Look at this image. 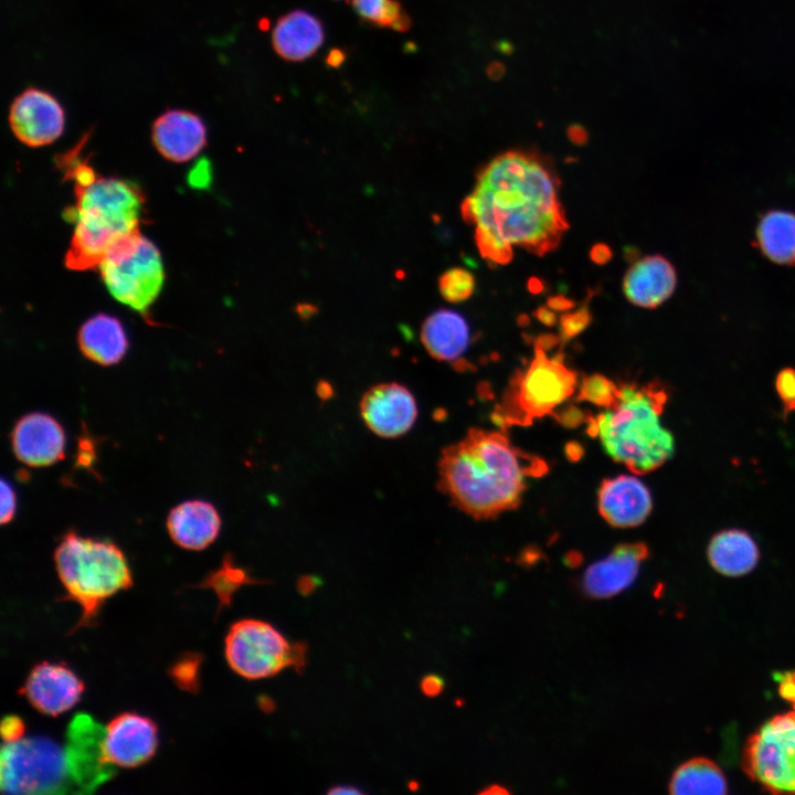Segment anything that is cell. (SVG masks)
Wrapping results in <instances>:
<instances>
[{"instance_id":"cell-1","label":"cell","mask_w":795,"mask_h":795,"mask_svg":"<svg viewBox=\"0 0 795 795\" xmlns=\"http://www.w3.org/2000/svg\"><path fill=\"white\" fill-rule=\"evenodd\" d=\"M559 189L554 170L536 152L509 150L489 161L460 208L475 225L480 255L506 265L513 247L537 256L555 250L569 229Z\"/></svg>"},{"instance_id":"cell-2","label":"cell","mask_w":795,"mask_h":795,"mask_svg":"<svg viewBox=\"0 0 795 795\" xmlns=\"http://www.w3.org/2000/svg\"><path fill=\"white\" fill-rule=\"evenodd\" d=\"M532 468L504 433L471 428L442 451L438 487L463 512L487 519L520 504Z\"/></svg>"},{"instance_id":"cell-3","label":"cell","mask_w":795,"mask_h":795,"mask_svg":"<svg viewBox=\"0 0 795 795\" xmlns=\"http://www.w3.org/2000/svg\"><path fill=\"white\" fill-rule=\"evenodd\" d=\"M75 204L64 212L74 224L65 266L72 271L98 267L121 239L140 232L145 198L130 181L96 176L74 184Z\"/></svg>"},{"instance_id":"cell-4","label":"cell","mask_w":795,"mask_h":795,"mask_svg":"<svg viewBox=\"0 0 795 795\" xmlns=\"http://www.w3.org/2000/svg\"><path fill=\"white\" fill-rule=\"evenodd\" d=\"M667 401L657 383L618 386L613 403L590 424L604 451L634 474L650 473L664 465L675 451L672 434L661 425Z\"/></svg>"},{"instance_id":"cell-5","label":"cell","mask_w":795,"mask_h":795,"mask_svg":"<svg viewBox=\"0 0 795 795\" xmlns=\"http://www.w3.org/2000/svg\"><path fill=\"white\" fill-rule=\"evenodd\" d=\"M65 600L82 608L75 629L95 624L104 601L132 586V576L121 549L109 540L67 531L54 551Z\"/></svg>"},{"instance_id":"cell-6","label":"cell","mask_w":795,"mask_h":795,"mask_svg":"<svg viewBox=\"0 0 795 795\" xmlns=\"http://www.w3.org/2000/svg\"><path fill=\"white\" fill-rule=\"evenodd\" d=\"M224 654L235 674L247 680H258L276 676L288 667L303 672L308 660V645L290 643L268 622L243 618L230 626Z\"/></svg>"},{"instance_id":"cell-7","label":"cell","mask_w":795,"mask_h":795,"mask_svg":"<svg viewBox=\"0 0 795 795\" xmlns=\"http://www.w3.org/2000/svg\"><path fill=\"white\" fill-rule=\"evenodd\" d=\"M98 268L110 295L148 319L165 282L157 246L140 232L134 233L118 241Z\"/></svg>"},{"instance_id":"cell-8","label":"cell","mask_w":795,"mask_h":795,"mask_svg":"<svg viewBox=\"0 0 795 795\" xmlns=\"http://www.w3.org/2000/svg\"><path fill=\"white\" fill-rule=\"evenodd\" d=\"M0 786L9 794L73 793L65 746L40 735L3 743Z\"/></svg>"},{"instance_id":"cell-9","label":"cell","mask_w":795,"mask_h":795,"mask_svg":"<svg viewBox=\"0 0 795 795\" xmlns=\"http://www.w3.org/2000/svg\"><path fill=\"white\" fill-rule=\"evenodd\" d=\"M576 384L574 371L536 344L533 359L511 381L496 417L506 424H530L563 404L573 395Z\"/></svg>"},{"instance_id":"cell-10","label":"cell","mask_w":795,"mask_h":795,"mask_svg":"<svg viewBox=\"0 0 795 795\" xmlns=\"http://www.w3.org/2000/svg\"><path fill=\"white\" fill-rule=\"evenodd\" d=\"M742 767L765 791L795 794V709L774 716L749 736Z\"/></svg>"},{"instance_id":"cell-11","label":"cell","mask_w":795,"mask_h":795,"mask_svg":"<svg viewBox=\"0 0 795 795\" xmlns=\"http://www.w3.org/2000/svg\"><path fill=\"white\" fill-rule=\"evenodd\" d=\"M105 728L86 713H77L66 732V755L73 793H93L115 774L104 751Z\"/></svg>"},{"instance_id":"cell-12","label":"cell","mask_w":795,"mask_h":795,"mask_svg":"<svg viewBox=\"0 0 795 795\" xmlns=\"http://www.w3.org/2000/svg\"><path fill=\"white\" fill-rule=\"evenodd\" d=\"M9 125L13 135L29 147L54 142L65 128V112L59 99L38 87L22 91L12 100Z\"/></svg>"},{"instance_id":"cell-13","label":"cell","mask_w":795,"mask_h":795,"mask_svg":"<svg viewBox=\"0 0 795 795\" xmlns=\"http://www.w3.org/2000/svg\"><path fill=\"white\" fill-rule=\"evenodd\" d=\"M360 413L374 434L394 438L413 426L417 406L413 394L404 385L396 382L379 383L363 394Z\"/></svg>"},{"instance_id":"cell-14","label":"cell","mask_w":795,"mask_h":795,"mask_svg":"<svg viewBox=\"0 0 795 795\" xmlns=\"http://www.w3.org/2000/svg\"><path fill=\"white\" fill-rule=\"evenodd\" d=\"M158 746L157 724L148 717L124 712L105 727L104 751L109 763L134 768L148 762Z\"/></svg>"},{"instance_id":"cell-15","label":"cell","mask_w":795,"mask_h":795,"mask_svg":"<svg viewBox=\"0 0 795 795\" xmlns=\"http://www.w3.org/2000/svg\"><path fill=\"white\" fill-rule=\"evenodd\" d=\"M83 681L64 664L42 661L35 665L21 688L31 706L39 712L57 717L81 700Z\"/></svg>"},{"instance_id":"cell-16","label":"cell","mask_w":795,"mask_h":795,"mask_svg":"<svg viewBox=\"0 0 795 795\" xmlns=\"http://www.w3.org/2000/svg\"><path fill=\"white\" fill-rule=\"evenodd\" d=\"M649 555L643 542L623 543L608 555L592 563L582 577L584 594L594 600L613 597L636 580L640 564Z\"/></svg>"},{"instance_id":"cell-17","label":"cell","mask_w":795,"mask_h":795,"mask_svg":"<svg viewBox=\"0 0 795 795\" xmlns=\"http://www.w3.org/2000/svg\"><path fill=\"white\" fill-rule=\"evenodd\" d=\"M11 445L21 463L30 467H46L64 458L65 433L50 414L33 412L15 423Z\"/></svg>"},{"instance_id":"cell-18","label":"cell","mask_w":795,"mask_h":795,"mask_svg":"<svg viewBox=\"0 0 795 795\" xmlns=\"http://www.w3.org/2000/svg\"><path fill=\"white\" fill-rule=\"evenodd\" d=\"M151 139L166 159L186 162L206 145V127L201 117L186 109H167L151 127Z\"/></svg>"},{"instance_id":"cell-19","label":"cell","mask_w":795,"mask_h":795,"mask_svg":"<svg viewBox=\"0 0 795 795\" xmlns=\"http://www.w3.org/2000/svg\"><path fill=\"white\" fill-rule=\"evenodd\" d=\"M597 505L601 516L615 528L639 526L653 509L648 488L629 475L605 479L598 490Z\"/></svg>"},{"instance_id":"cell-20","label":"cell","mask_w":795,"mask_h":795,"mask_svg":"<svg viewBox=\"0 0 795 795\" xmlns=\"http://www.w3.org/2000/svg\"><path fill=\"white\" fill-rule=\"evenodd\" d=\"M677 286L675 266L662 255L638 258L626 272L623 292L635 306L654 309L665 303Z\"/></svg>"},{"instance_id":"cell-21","label":"cell","mask_w":795,"mask_h":795,"mask_svg":"<svg viewBox=\"0 0 795 795\" xmlns=\"http://www.w3.org/2000/svg\"><path fill=\"white\" fill-rule=\"evenodd\" d=\"M167 529L177 545L199 551L208 548L218 538L221 518L212 504L187 500L170 510Z\"/></svg>"},{"instance_id":"cell-22","label":"cell","mask_w":795,"mask_h":795,"mask_svg":"<svg viewBox=\"0 0 795 795\" xmlns=\"http://www.w3.org/2000/svg\"><path fill=\"white\" fill-rule=\"evenodd\" d=\"M325 41V29L315 14L297 9L280 17L272 32L275 52L284 60L300 62L312 56Z\"/></svg>"},{"instance_id":"cell-23","label":"cell","mask_w":795,"mask_h":795,"mask_svg":"<svg viewBox=\"0 0 795 795\" xmlns=\"http://www.w3.org/2000/svg\"><path fill=\"white\" fill-rule=\"evenodd\" d=\"M77 341L87 359L105 367L118 363L128 349V338L121 322L106 314L87 319L80 328Z\"/></svg>"},{"instance_id":"cell-24","label":"cell","mask_w":795,"mask_h":795,"mask_svg":"<svg viewBox=\"0 0 795 795\" xmlns=\"http://www.w3.org/2000/svg\"><path fill=\"white\" fill-rule=\"evenodd\" d=\"M421 340L433 358L441 361H454L468 347L469 328L458 312L438 309L424 320Z\"/></svg>"},{"instance_id":"cell-25","label":"cell","mask_w":795,"mask_h":795,"mask_svg":"<svg viewBox=\"0 0 795 795\" xmlns=\"http://www.w3.org/2000/svg\"><path fill=\"white\" fill-rule=\"evenodd\" d=\"M707 554L709 563L718 573L731 577L750 573L760 559L757 544L741 529L716 533L708 544Z\"/></svg>"},{"instance_id":"cell-26","label":"cell","mask_w":795,"mask_h":795,"mask_svg":"<svg viewBox=\"0 0 795 795\" xmlns=\"http://www.w3.org/2000/svg\"><path fill=\"white\" fill-rule=\"evenodd\" d=\"M754 246L774 264L795 265V213L773 209L759 216Z\"/></svg>"},{"instance_id":"cell-27","label":"cell","mask_w":795,"mask_h":795,"mask_svg":"<svg viewBox=\"0 0 795 795\" xmlns=\"http://www.w3.org/2000/svg\"><path fill=\"white\" fill-rule=\"evenodd\" d=\"M668 789L672 795H724L728 793V783L713 761L695 757L675 770Z\"/></svg>"},{"instance_id":"cell-28","label":"cell","mask_w":795,"mask_h":795,"mask_svg":"<svg viewBox=\"0 0 795 795\" xmlns=\"http://www.w3.org/2000/svg\"><path fill=\"white\" fill-rule=\"evenodd\" d=\"M352 6L358 15L373 26L405 32L412 23L399 0H352Z\"/></svg>"},{"instance_id":"cell-29","label":"cell","mask_w":795,"mask_h":795,"mask_svg":"<svg viewBox=\"0 0 795 795\" xmlns=\"http://www.w3.org/2000/svg\"><path fill=\"white\" fill-rule=\"evenodd\" d=\"M267 581L252 577L247 570L236 565L233 558L227 554L219 570L211 573L204 583L212 587L219 597L220 606H231L233 594L243 585L264 584Z\"/></svg>"},{"instance_id":"cell-30","label":"cell","mask_w":795,"mask_h":795,"mask_svg":"<svg viewBox=\"0 0 795 795\" xmlns=\"http://www.w3.org/2000/svg\"><path fill=\"white\" fill-rule=\"evenodd\" d=\"M438 289L445 300L454 304L462 303L473 295L475 278L467 269L453 267L439 276Z\"/></svg>"},{"instance_id":"cell-31","label":"cell","mask_w":795,"mask_h":795,"mask_svg":"<svg viewBox=\"0 0 795 795\" xmlns=\"http://www.w3.org/2000/svg\"><path fill=\"white\" fill-rule=\"evenodd\" d=\"M617 390L618 386L607 378L593 374L582 381L579 398L604 409L613 403Z\"/></svg>"},{"instance_id":"cell-32","label":"cell","mask_w":795,"mask_h":795,"mask_svg":"<svg viewBox=\"0 0 795 795\" xmlns=\"http://www.w3.org/2000/svg\"><path fill=\"white\" fill-rule=\"evenodd\" d=\"M775 389L783 405V415L795 412V369H782L775 378Z\"/></svg>"},{"instance_id":"cell-33","label":"cell","mask_w":795,"mask_h":795,"mask_svg":"<svg viewBox=\"0 0 795 795\" xmlns=\"http://www.w3.org/2000/svg\"><path fill=\"white\" fill-rule=\"evenodd\" d=\"M591 322V314L587 307H581L575 311L561 316L560 331L564 340L573 338L582 332Z\"/></svg>"},{"instance_id":"cell-34","label":"cell","mask_w":795,"mask_h":795,"mask_svg":"<svg viewBox=\"0 0 795 795\" xmlns=\"http://www.w3.org/2000/svg\"><path fill=\"white\" fill-rule=\"evenodd\" d=\"M1 516L0 522L2 524L9 523L15 515L17 509V495L12 486L6 480L1 479Z\"/></svg>"},{"instance_id":"cell-35","label":"cell","mask_w":795,"mask_h":795,"mask_svg":"<svg viewBox=\"0 0 795 795\" xmlns=\"http://www.w3.org/2000/svg\"><path fill=\"white\" fill-rule=\"evenodd\" d=\"M96 460V445L94 439L84 434L78 437L77 441V453H76V465L82 468H91Z\"/></svg>"},{"instance_id":"cell-36","label":"cell","mask_w":795,"mask_h":795,"mask_svg":"<svg viewBox=\"0 0 795 795\" xmlns=\"http://www.w3.org/2000/svg\"><path fill=\"white\" fill-rule=\"evenodd\" d=\"M25 725L18 716H6L1 722L3 743H13L24 738Z\"/></svg>"},{"instance_id":"cell-37","label":"cell","mask_w":795,"mask_h":795,"mask_svg":"<svg viewBox=\"0 0 795 795\" xmlns=\"http://www.w3.org/2000/svg\"><path fill=\"white\" fill-rule=\"evenodd\" d=\"M445 687L444 679L435 674H428L421 679L420 689L424 696L434 698L439 696Z\"/></svg>"},{"instance_id":"cell-38","label":"cell","mask_w":795,"mask_h":795,"mask_svg":"<svg viewBox=\"0 0 795 795\" xmlns=\"http://www.w3.org/2000/svg\"><path fill=\"white\" fill-rule=\"evenodd\" d=\"M612 256L613 254L611 247L603 243H597L593 245L590 251L591 259L597 265H604L608 263Z\"/></svg>"},{"instance_id":"cell-39","label":"cell","mask_w":795,"mask_h":795,"mask_svg":"<svg viewBox=\"0 0 795 795\" xmlns=\"http://www.w3.org/2000/svg\"><path fill=\"white\" fill-rule=\"evenodd\" d=\"M319 585V579L314 575H301L297 581V590L304 595H310L317 590Z\"/></svg>"},{"instance_id":"cell-40","label":"cell","mask_w":795,"mask_h":795,"mask_svg":"<svg viewBox=\"0 0 795 795\" xmlns=\"http://www.w3.org/2000/svg\"><path fill=\"white\" fill-rule=\"evenodd\" d=\"M547 306L554 311H568L574 307V301L563 295H555L548 298Z\"/></svg>"},{"instance_id":"cell-41","label":"cell","mask_w":795,"mask_h":795,"mask_svg":"<svg viewBox=\"0 0 795 795\" xmlns=\"http://www.w3.org/2000/svg\"><path fill=\"white\" fill-rule=\"evenodd\" d=\"M568 137L575 145H583L587 141L589 135L585 128L579 124H573L568 128Z\"/></svg>"},{"instance_id":"cell-42","label":"cell","mask_w":795,"mask_h":795,"mask_svg":"<svg viewBox=\"0 0 795 795\" xmlns=\"http://www.w3.org/2000/svg\"><path fill=\"white\" fill-rule=\"evenodd\" d=\"M534 317L547 326H554L558 322L556 315L548 306L538 307L534 312Z\"/></svg>"},{"instance_id":"cell-43","label":"cell","mask_w":795,"mask_h":795,"mask_svg":"<svg viewBox=\"0 0 795 795\" xmlns=\"http://www.w3.org/2000/svg\"><path fill=\"white\" fill-rule=\"evenodd\" d=\"M327 793H328L329 795H338V794H353V795H359V794H364V792H363L361 788H359L358 786L352 785V784H338V785H333L331 788H329V789L327 791Z\"/></svg>"},{"instance_id":"cell-44","label":"cell","mask_w":795,"mask_h":795,"mask_svg":"<svg viewBox=\"0 0 795 795\" xmlns=\"http://www.w3.org/2000/svg\"><path fill=\"white\" fill-rule=\"evenodd\" d=\"M505 65L501 62H491L486 70V73L489 78L494 81H499L505 75Z\"/></svg>"},{"instance_id":"cell-45","label":"cell","mask_w":795,"mask_h":795,"mask_svg":"<svg viewBox=\"0 0 795 795\" xmlns=\"http://www.w3.org/2000/svg\"><path fill=\"white\" fill-rule=\"evenodd\" d=\"M478 793L483 794V795H502V794L506 795V794H509L510 792L502 785L492 784L487 787H484Z\"/></svg>"},{"instance_id":"cell-46","label":"cell","mask_w":795,"mask_h":795,"mask_svg":"<svg viewBox=\"0 0 795 795\" xmlns=\"http://www.w3.org/2000/svg\"><path fill=\"white\" fill-rule=\"evenodd\" d=\"M317 393L321 399H329L332 395V388L328 382H319Z\"/></svg>"},{"instance_id":"cell-47","label":"cell","mask_w":795,"mask_h":795,"mask_svg":"<svg viewBox=\"0 0 795 795\" xmlns=\"http://www.w3.org/2000/svg\"><path fill=\"white\" fill-rule=\"evenodd\" d=\"M496 47H497V50H498L500 53H502V54H511L512 51H513L512 44H511L510 42H508V41H505V40L498 42L497 45H496Z\"/></svg>"},{"instance_id":"cell-48","label":"cell","mask_w":795,"mask_h":795,"mask_svg":"<svg viewBox=\"0 0 795 795\" xmlns=\"http://www.w3.org/2000/svg\"><path fill=\"white\" fill-rule=\"evenodd\" d=\"M529 288L532 293H538L541 290V283L538 279L532 278L529 283Z\"/></svg>"}]
</instances>
